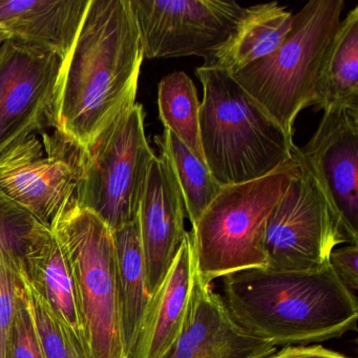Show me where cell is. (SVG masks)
<instances>
[{
	"instance_id": "obj_20",
	"label": "cell",
	"mask_w": 358,
	"mask_h": 358,
	"mask_svg": "<svg viewBox=\"0 0 358 358\" xmlns=\"http://www.w3.org/2000/svg\"><path fill=\"white\" fill-rule=\"evenodd\" d=\"M113 234L116 248L123 347L127 358H131L144 312L152 296L148 290L138 219Z\"/></svg>"
},
{
	"instance_id": "obj_19",
	"label": "cell",
	"mask_w": 358,
	"mask_h": 358,
	"mask_svg": "<svg viewBox=\"0 0 358 358\" xmlns=\"http://www.w3.org/2000/svg\"><path fill=\"white\" fill-rule=\"evenodd\" d=\"M316 110H358V8L341 20L316 81Z\"/></svg>"
},
{
	"instance_id": "obj_11",
	"label": "cell",
	"mask_w": 358,
	"mask_h": 358,
	"mask_svg": "<svg viewBox=\"0 0 358 358\" xmlns=\"http://www.w3.org/2000/svg\"><path fill=\"white\" fill-rule=\"evenodd\" d=\"M62 59L9 38L0 45V156L50 124Z\"/></svg>"
},
{
	"instance_id": "obj_28",
	"label": "cell",
	"mask_w": 358,
	"mask_h": 358,
	"mask_svg": "<svg viewBox=\"0 0 358 358\" xmlns=\"http://www.w3.org/2000/svg\"><path fill=\"white\" fill-rule=\"evenodd\" d=\"M265 358H351L345 354L327 349L322 345H289L276 350Z\"/></svg>"
},
{
	"instance_id": "obj_22",
	"label": "cell",
	"mask_w": 358,
	"mask_h": 358,
	"mask_svg": "<svg viewBox=\"0 0 358 358\" xmlns=\"http://www.w3.org/2000/svg\"><path fill=\"white\" fill-rule=\"evenodd\" d=\"M159 118L201 161L205 162L200 135L201 101L189 76L173 72L158 85Z\"/></svg>"
},
{
	"instance_id": "obj_1",
	"label": "cell",
	"mask_w": 358,
	"mask_h": 358,
	"mask_svg": "<svg viewBox=\"0 0 358 358\" xmlns=\"http://www.w3.org/2000/svg\"><path fill=\"white\" fill-rule=\"evenodd\" d=\"M129 0H90L56 85L50 125L89 150L133 108L143 62Z\"/></svg>"
},
{
	"instance_id": "obj_23",
	"label": "cell",
	"mask_w": 358,
	"mask_h": 358,
	"mask_svg": "<svg viewBox=\"0 0 358 358\" xmlns=\"http://www.w3.org/2000/svg\"><path fill=\"white\" fill-rule=\"evenodd\" d=\"M22 278L29 307L45 358H93L91 352L52 311L45 299L30 284L24 268Z\"/></svg>"
},
{
	"instance_id": "obj_4",
	"label": "cell",
	"mask_w": 358,
	"mask_h": 358,
	"mask_svg": "<svg viewBox=\"0 0 358 358\" xmlns=\"http://www.w3.org/2000/svg\"><path fill=\"white\" fill-rule=\"evenodd\" d=\"M297 171L293 158L265 177L222 187L190 231L196 271L204 282L266 267L268 221Z\"/></svg>"
},
{
	"instance_id": "obj_2",
	"label": "cell",
	"mask_w": 358,
	"mask_h": 358,
	"mask_svg": "<svg viewBox=\"0 0 358 358\" xmlns=\"http://www.w3.org/2000/svg\"><path fill=\"white\" fill-rule=\"evenodd\" d=\"M238 326L276 348L320 345L357 330V297L329 264L305 271L250 268L222 278Z\"/></svg>"
},
{
	"instance_id": "obj_21",
	"label": "cell",
	"mask_w": 358,
	"mask_h": 358,
	"mask_svg": "<svg viewBox=\"0 0 358 358\" xmlns=\"http://www.w3.org/2000/svg\"><path fill=\"white\" fill-rule=\"evenodd\" d=\"M155 142L159 152L166 155L171 162L183 196L186 217L192 226L223 186L217 183L207 165L169 129L155 137Z\"/></svg>"
},
{
	"instance_id": "obj_26",
	"label": "cell",
	"mask_w": 358,
	"mask_h": 358,
	"mask_svg": "<svg viewBox=\"0 0 358 358\" xmlns=\"http://www.w3.org/2000/svg\"><path fill=\"white\" fill-rule=\"evenodd\" d=\"M22 268V262L0 257V352L3 358L9 355Z\"/></svg>"
},
{
	"instance_id": "obj_3",
	"label": "cell",
	"mask_w": 358,
	"mask_h": 358,
	"mask_svg": "<svg viewBox=\"0 0 358 358\" xmlns=\"http://www.w3.org/2000/svg\"><path fill=\"white\" fill-rule=\"evenodd\" d=\"M200 135L205 162L221 186L265 177L292 160L295 144L227 72L201 66Z\"/></svg>"
},
{
	"instance_id": "obj_25",
	"label": "cell",
	"mask_w": 358,
	"mask_h": 358,
	"mask_svg": "<svg viewBox=\"0 0 358 358\" xmlns=\"http://www.w3.org/2000/svg\"><path fill=\"white\" fill-rule=\"evenodd\" d=\"M8 358H45L29 307L22 278L17 290V301L12 324Z\"/></svg>"
},
{
	"instance_id": "obj_8",
	"label": "cell",
	"mask_w": 358,
	"mask_h": 358,
	"mask_svg": "<svg viewBox=\"0 0 358 358\" xmlns=\"http://www.w3.org/2000/svg\"><path fill=\"white\" fill-rule=\"evenodd\" d=\"M299 171L270 215L266 230V267L305 271L329 264L336 247L354 244L317 180L299 156Z\"/></svg>"
},
{
	"instance_id": "obj_10",
	"label": "cell",
	"mask_w": 358,
	"mask_h": 358,
	"mask_svg": "<svg viewBox=\"0 0 358 358\" xmlns=\"http://www.w3.org/2000/svg\"><path fill=\"white\" fill-rule=\"evenodd\" d=\"M144 59L207 60L231 34L246 8L224 0H129Z\"/></svg>"
},
{
	"instance_id": "obj_30",
	"label": "cell",
	"mask_w": 358,
	"mask_h": 358,
	"mask_svg": "<svg viewBox=\"0 0 358 358\" xmlns=\"http://www.w3.org/2000/svg\"><path fill=\"white\" fill-rule=\"evenodd\" d=\"M0 358H3V355H1V352H0Z\"/></svg>"
},
{
	"instance_id": "obj_13",
	"label": "cell",
	"mask_w": 358,
	"mask_h": 358,
	"mask_svg": "<svg viewBox=\"0 0 358 358\" xmlns=\"http://www.w3.org/2000/svg\"><path fill=\"white\" fill-rule=\"evenodd\" d=\"M278 349L238 326L222 295L194 266L185 322L166 358H265Z\"/></svg>"
},
{
	"instance_id": "obj_27",
	"label": "cell",
	"mask_w": 358,
	"mask_h": 358,
	"mask_svg": "<svg viewBox=\"0 0 358 358\" xmlns=\"http://www.w3.org/2000/svg\"><path fill=\"white\" fill-rule=\"evenodd\" d=\"M329 265L347 290L357 297L358 245L345 244L336 247L329 257Z\"/></svg>"
},
{
	"instance_id": "obj_14",
	"label": "cell",
	"mask_w": 358,
	"mask_h": 358,
	"mask_svg": "<svg viewBox=\"0 0 358 358\" xmlns=\"http://www.w3.org/2000/svg\"><path fill=\"white\" fill-rule=\"evenodd\" d=\"M183 196L166 155L159 152L148 171L138 213L148 290L156 292L185 238Z\"/></svg>"
},
{
	"instance_id": "obj_29",
	"label": "cell",
	"mask_w": 358,
	"mask_h": 358,
	"mask_svg": "<svg viewBox=\"0 0 358 358\" xmlns=\"http://www.w3.org/2000/svg\"><path fill=\"white\" fill-rule=\"evenodd\" d=\"M9 38L10 36L8 35V33L3 30V29H0V43H3V41H8Z\"/></svg>"
},
{
	"instance_id": "obj_6",
	"label": "cell",
	"mask_w": 358,
	"mask_h": 358,
	"mask_svg": "<svg viewBox=\"0 0 358 358\" xmlns=\"http://www.w3.org/2000/svg\"><path fill=\"white\" fill-rule=\"evenodd\" d=\"M74 275L93 358H127L121 330L114 234L73 199L51 227Z\"/></svg>"
},
{
	"instance_id": "obj_24",
	"label": "cell",
	"mask_w": 358,
	"mask_h": 358,
	"mask_svg": "<svg viewBox=\"0 0 358 358\" xmlns=\"http://www.w3.org/2000/svg\"><path fill=\"white\" fill-rule=\"evenodd\" d=\"M43 224L0 190V257L22 262Z\"/></svg>"
},
{
	"instance_id": "obj_31",
	"label": "cell",
	"mask_w": 358,
	"mask_h": 358,
	"mask_svg": "<svg viewBox=\"0 0 358 358\" xmlns=\"http://www.w3.org/2000/svg\"><path fill=\"white\" fill-rule=\"evenodd\" d=\"M1 43H0V45H1Z\"/></svg>"
},
{
	"instance_id": "obj_15",
	"label": "cell",
	"mask_w": 358,
	"mask_h": 358,
	"mask_svg": "<svg viewBox=\"0 0 358 358\" xmlns=\"http://www.w3.org/2000/svg\"><path fill=\"white\" fill-rule=\"evenodd\" d=\"M194 273V246L187 231L164 280L150 297L131 358L167 357L185 322Z\"/></svg>"
},
{
	"instance_id": "obj_7",
	"label": "cell",
	"mask_w": 358,
	"mask_h": 358,
	"mask_svg": "<svg viewBox=\"0 0 358 358\" xmlns=\"http://www.w3.org/2000/svg\"><path fill=\"white\" fill-rule=\"evenodd\" d=\"M135 103L85 152L75 202L95 213L113 232L137 221L154 150Z\"/></svg>"
},
{
	"instance_id": "obj_9",
	"label": "cell",
	"mask_w": 358,
	"mask_h": 358,
	"mask_svg": "<svg viewBox=\"0 0 358 358\" xmlns=\"http://www.w3.org/2000/svg\"><path fill=\"white\" fill-rule=\"evenodd\" d=\"M29 136L0 156V190L51 228L75 198L85 150L62 134Z\"/></svg>"
},
{
	"instance_id": "obj_18",
	"label": "cell",
	"mask_w": 358,
	"mask_h": 358,
	"mask_svg": "<svg viewBox=\"0 0 358 358\" xmlns=\"http://www.w3.org/2000/svg\"><path fill=\"white\" fill-rule=\"evenodd\" d=\"M293 20L294 15L276 1L246 8L225 43L202 66L236 74L278 50Z\"/></svg>"
},
{
	"instance_id": "obj_12",
	"label": "cell",
	"mask_w": 358,
	"mask_h": 358,
	"mask_svg": "<svg viewBox=\"0 0 358 358\" xmlns=\"http://www.w3.org/2000/svg\"><path fill=\"white\" fill-rule=\"evenodd\" d=\"M297 152L358 244V110L324 112L315 133Z\"/></svg>"
},
{
	"instance_id": "obj_32",
	"label": "cell",
	"mask_w": 358,
	"mask_h": 358,
	"mask_svg": "<svg viewBox=\"0 0 358 358\" xmlns=\"http://www.w3.org/2000/svg\"><path fill=\"white\" fill-rule=\"evenodd\" d=\"M0 29H1V28H0Z\"/></svg>"
},
{
	"instance_id": "obj_16",
	"label": "cell",
	"mask_w": 358,
	"mask_h": 358,
	"mask_svg": "<svg viewBox=\"0 0 358 358\" xmlns=\"http://www.w3.org/2000/svg\"><path fill=\"white\" fill-rule=\"evenodd\" d=\"M90 0H0V28L10 38L55 54L72 49Z\"/></svg>"
},
{
	"instance_id": "obj_17",
	"label": "cell",
	"mask_w": 358,
	"mask_h": 358,
	"mask_svg": "<svg viewBox=\"0 0 358 358\" xmlns=\"http://www.w3.org/2000/svg\"><path fill=\"white\" fill-rule=\"evenodd\" d=\"M22 268L54 314L90 351L72 267L51 228L43 225L33 236Z\"/></svg>"
},
{
	"instance_id": "obj_5",
	"label": "cell",
	"mask_w": 358,
	"mask_h": 358,
	"mask_svg": "<svg viewBox=\"0 0 358 358\" xmlns=\"http://www.w3.org/2000/svg\"><path fill=\"white\" fill-rule=\"evenodd\" d=\"M343 9V0H311L295 14L278 50L231 75L289 137L299 113L313 106L320 66Z\"/></svg>"
}]
</instances>
